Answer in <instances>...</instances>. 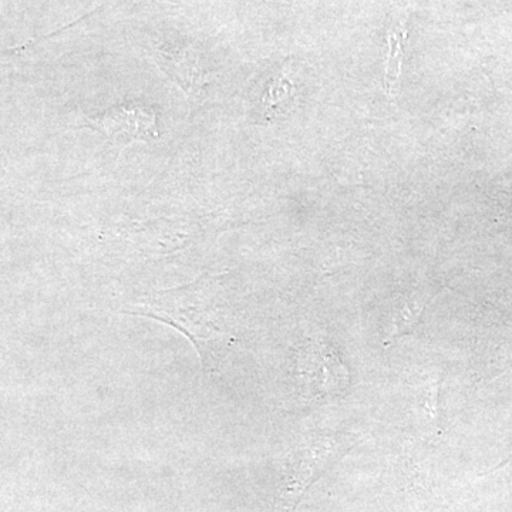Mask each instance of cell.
<instances>
[{
	"label": "cell",
	"instance_id": "obj_1",
	"mask_svg": "<svg viewBox=\"0 0 512 512\" xmlns=\"http://www.w3.org/2000/svg\"><path fill=\"white\" fill-rule=\"evenodd\" d=\"M86 126L99 131L111 146L126 148L160 138L157 114L141 104H121L97 117H86Z\"/></svg>",
	"mask_w": 512,
	"mask_h": 512
},
{
	"label": "cell",
	"instance_id": "obj_2",
	"mask_svg": "<svg viewBox=\"0 0 512 512\" xmlns=\"http://www.w3.org/2000/svg\"><path fill=\"white\" fill-rule=\"evenodd\" d=\"M336 454L338 444L332 439L313 441L299 451L286 470L284 483L279 491L278 512L295 511L303 494L332 464Z\"/></svg>",
	"mask_w": 512,
	"mask_h": 512
},
{
	"label": "cell",
	"instance_id": "obj_3",
	"mask_svg": "<svg viewBox=\"0 0 512 512\" xmlns=\"http://www.w3.org/2000/svg\"><path fill=\"white\" fill-rule=\"evenodd\" d=\"M305 363L309 366V389L315 390L319 396L322 394H338L343 387L349 384V373L338 356L326 346L318 345L308 350ZM306 377V379H308Z\"/></svg>",
	"mask_w": 512,
	"mask_h": 512
},
{
	"label": "cell",
	"instance_id": "obj_4",
	"mask_svg": "<svg viewBox=\"0 0 512 512\" xmlns=\"http://www.w3.org/2000/svg\"><path fill=\"white\" fill-rule=\"evenodd\" d=\"M156 62L160 69L183 90L191 103L200 99L207 76L202 72L194 52L158 53Z\"/></svg>",
	"mask_w": 512,
	"mask_h": 512
},
{
	"label": "cell",
	"instance_id": "obj_5",
	"mask_svg": "<svg viewBox=\"0 0 512 512\" xmlns=\"http://www.w3.org/2000/svg\"><path fill=\"white\" fill-rule=\"evenodd\" d=\"M426 296H412V298L402 301L394 308L392 318H390L389 326H387L386 338L384 342H392V340L412 332L414 326L419 322L424 309H426Z\"/></svg>",
	"mask_w": 512,
	"mask_h": 512
}]
</instances>
